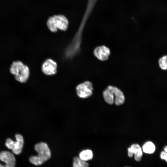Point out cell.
<instances>
[{"mask_svg": "<svg viewBox=\"0 0 167 167\" xmlns=\"http://www.w3.org/2000/svg\"><path fill=\"white\" fill-rule=\"evenodd\" d=\"M103 98L108 104L112 105L114 102L117 105H122L125 101L124 95L119 89L116 87L109 85L103 92Z\"/></svg>", "mask_w": 167, "mask_h": 167, "instance_id": "1", "label": "cell"}, {"mask_svg": "<svg viewBox=\"0 0 167 167\" xmlns=\"http://www.w3.org/2000/svg\"><path fill=\"white\" fill-rule=\"evenodd\" d=\"M34 149L38 155L29 157V161L32 164L36 166L40 165L50 158V151L46 143L40 142L36 143L35 145Z\"/></svg>", "mask_w": 167, "mask_h": 167, "instance_id": "2", "label": "cell"}, {"mask_svg": "<svg viewBox=\"0 0 167 167\" xmlns=\"http://www.w3.org/2000/svg\"><path fill=\"white\" fill-rule=\"evenodd\" d=\"M46 24L49 29L52 32H57L58 30L65 31L68 28L69 21L63 15H56L48 18Z\"/></svg>", "mask_w": 167, "mask_h": 167, "instance_id": "3", "label": "cell"}, {"mask_svg": "<svg viewBox=\"0 0 167 167\" xmlns=\"http://www.w3.org/2000/svg\"><path fill=\"white\" fill-rule=\"evenodd\" d=\"M16 141H14L10 138L6 139L5 145L9 149H11L13 153L19 155L22 152L23 147L24 140L22 135L17 134L15 135Z\"/></svg>", "mask_w": 167, "mask_h": 167, "instance_id": "4", "label": "cell"}, {"mask_svg": "<svg viewBox=\"0 0 167 167\" xmlns=\"http://www.w3.org/2000/svg\"><path fill=\"white\" fill-rule=\"evenodd\" d=\"M76 89L77 95L81 98H88L92 94L93 85L89 81H85L79 84Z\"/></svg>", "mask_w": 167, "mask_h": 167, "instance_id": "5", "label": "cell"}, {"mask_svg": "<svg viewBox=\"0 0 167 167\" xmlns=\"http://www.w3.org/2000/svg\"><path fill=\"white\" fill-rule=\"evenodd\" d=\"M57 62L51 58L45 60L42 64L41 69L43 73L47 75H53L57 72Z\"/></svg>", "mask_w": 167, "mask_h": 167, "instance_id": "6", "label": "cell"}, {"mask_svg": "<svg viewBox=\"0 0 167 167\" xmlns=\"http://www.w3.org/2000/svg\"><path fill=\"white\" fill-rule=\"evenodd\" d=\"M0 160L4 165L0 164V167H15L16 161L13 155L10 152L4 151L0 152Z\"/></svg>", "mask_w": 167, "mask_h": 167, "instance_id": "7", "label": "cell"}, {"mask_svg": "<svg viewBox=\"0 0 167 167\" xmlns=\"http://www.w3.org/2000/svg\"><path fill=\"white\" fill-rule=\"evenodd\" d=\"M110 53V49L104 45L96 47L93 51L94 56L98 60L102 61L107 60Z\"/></svg>", "mask_w": 167, "mask_h": 167, "instance_id": "8", "label": "cell"}, {"mask_svg": "<svg viewBox=\"0 0 167 167\" xmlns=\"http://www.w3.org/2000/svg\"><path fill=\"white\" fill-rule=\"evenodd\" d=\"M30 75L28 67L24 64L19 68L14 75L15 79L22 83L26 82L28 80Z\"/></svg>", "mask_w": 167, "mask_h": 167, "instance_id": "9", "label": "cell"}, {"mask_svg": "<svg viewBox=\"0 0 167 167\" xmlns=\"http://www.w3.org/2000/svg\"><path fill=\"white\" fill-rule=\"evenodd\" d=\"M127 154L129 157H132L134 155V159L137 161H141L143 156V151L142 148L137 143L132 144L127 149Z\"/></svg>", "mask_w": 167, "mask_h": 167, "instance_id": "10", "label": "cell"}, {"mask_svg": "<svg viewBox=\"0 0 167 167\" xmlns=\"http://www.w3.org/2000/svg\"><path fill=\"white\" fill-rule=\"evenodd\" d=\"M142 151L146 154H152L154 152L156 146L154 143L151 141L146 142L143 145Z\"/></svg>", "mask_w": 167, "mask_h": 167, "instance_id": "11", "label": "cell"}, {"mask_svg": "<svg viewBox=\"0 0 167 167\" xmlns=\"http://www.w3.org/2000/svg\"><path fill=\"white\" fill-rule=\"evenodd\" d=\"M93 153L89 149H86L81 152L79 155V158L82 160L86 161L92 159L93 157Z\"/></svg>", "mask_w": 167, "mask_h": 167, "instance_id": "12", "label": "cell"}, {"mask_svg": "<svg viewBox=\"0 0 167 167\" xmlns=\"http://www.w3.org/2000/svg\"><path fill=\"white\" fill-rule=\"evenodd\" d=\"M24 63L21 61H17L13 62L10 68V72L13 75H15L18 70L24 65Z\"/></svg>", "mask_w": 167, "mask_h": 167, "instance_id": "13", "label": "cell"}, {"mask_svg": "<svg viewBox=\"0 0 167 167\" xmlns=\"http://www.w3.org/2000/svg\"><path fill=\"white\" fill-rule=\"evenodd\" d=\"M73 167H88V164L79 157H75L73 159Z\"/></svg>", "mask_w": 167, "mask_h": 167, "instance_id": "14", "label": "cell"}, {"mask_svg": "<svg viewBox=\"0 0 167 167\" xmlns=\"http://www.w3.org/2000/svg\"><path fill=\"white\" fill-rule=\"evenodd\" d=\"M167 55H165L161 57L159 59V65L162 70H166L167 69Z\"/></svg>", "mask_w": 167, "mask_h": 167, "instance_id": "15", "label": "cell"}, {"mask_svg": "<svg viewBox=\"0 0 167 167\" xmlns=\"http://www.w3.org/2000/svg\"><path fill=\"white\" fill-rule=\"evenodd\" d=\"M160 158L163 160H164L166 162L167 161V153L164 151H162L160 154Z\"/></svg>", "mask_w": 167, "mask_h": 167, "instance_id": "16", "label": "cell"}, {"mask_svg": "<svg viewBox=\"0 0 167 167\" xmlns=\"http://www.w3.org/2000/svg\"><path fill=\"white\" fill-rule=\"evenodd\" d=\"M164 151L167 152V146H166L164 148Z\"/></svg>", "mask_w": 167, "mask_h": 167, "instance_id": "17", "label": "cell"}, {"mask_svg": "<svg viewBox=\"0 0 167 167\" xmlns=\"http://www.w3.org/2000/svg\"><path fill=\"white\" fill-rule=\"evenodd\" d=\"M130 167L126 166H125V167Z\"/></svg>", "mask_w": 167, "mask_h": 167, "instance_id": "18", "label": "cell"}]
</instances>
